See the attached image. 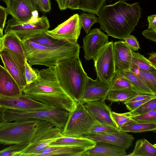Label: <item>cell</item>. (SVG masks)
<instances>
[{
    "label": "cell",
    "instance_id": "6da1fadb",
    "mask_svg": "<svg viewBox=\"0 0 156 156\" xmlns=\"http://www.w3.org/2000/svg\"><path fill=\"white\" fill-rule=\"evenodd\" d=\"M141 11L138 2L130 4L119 0L103 5L99 12L98 23L109 36L123 39L134 30L141 16Z\"/></svg>",
    "mask_w": 156,
    "mask_h": 156
},
{
    "label": "cell",
    "instance_id": "7a4b0ae2",
    "mask_svg": "<svg viewBox=\"0 0 156 156\" xmlns=\"http://www.w3.org/2000/svg\"><path fill=\"white\" fill-rule=\"evenodd\" d=\"M21 40L26 59L31 66L36 65L48 67L55 66L62 60L79 55L80 46L78 43L48 47L28 39Z\"/></svg>",
    "mask_w": 156,
    "mask_h": 156
},
{
    "label": "cell",
    "instance_id": "3957f363",
    "mask_svg": "<svg viewBox=\"0 0 156 156\" xmlns=\"http://www.w3.org/2000/svg\"><path fill=\"white\" fill-rule=\"evenodd\" d=\"M55 66L58 80L63 90L76 102L80 101L88 76L79 56L62 60Z\"/></svg>",
    "mask_w": 156,
    "mask_h": 156
},
{
    "label": "cell",
    "instance_id": "277c9868",
    "mask_svg": "<svg viewBox=\"0 0 156 156\" xmlns=\"http://www.w3.org/2000/svg\"><path fill=\"white\" fill-rule=\"evenodd\" d=\"M7 122L0 127V143L19 144L30 141L36 135L54 126L49 122L29 119Z\"/></svg>",
    "mask_w": 156,
    "mask_h": 156
},
{
    "label": "cell",
    "instance_id": "5b68a950",
    "mask_svg": "<svg viewBox=\"0 0 156 156\" xmlns=\"http://www.w3.org/2000/svg\"><path fill=\"white\" fill-rule=\"evenodd\" d=\"M69 113L65 109L56 107L34 111L4 110L5 116L7 122L33 119L43 120L49 122L54 126L62 129L65 124Z\"/></svg>",
    "mask_w": 156,
    "mask_h": 156
},
{
    "label": "cell",
    "instance_id": "8992f818",
    "mask_svg": "<svg viewBox=\"0 0 156 156\" xmlns=\"http://www.w3.org/2000/svg\"><path fill=\"white\" fill-rule=\"evenodd\" d=\"M98 122L89 113L83 104L79 101L76 103L75 109L69 112L62 133L66 136H83Z\"/></svg>",
    "mask_w": 156,
    "mask_h": 156
},
{
    "label": "cell",
    "instance_id": "52a82bcc",
    "mask_svg": "<svg viewBox=\"0 0 156 156\" xmlns=\"http://www.w3.org/2000/svg\"><path fill=\"white\" fill-rule=\"evenodd\" d=\"M7 23L5 33L14 32L21 39L45 32L50 27L49 21L45 16L39 17L34 22L21 23L12 18Z\"/></svg>",
    "mask_w": 156,
    "mask_h": 156
},
{
    "label": "cell",
    "instance_id": "ba28073f",
    "mask_svg": "<svg viewBox=\"0 0 156 156\" xmlns=\"http://www.w3.org/2000/svg\"><path fill=\"white\" fill-rule=\"evenodd\" d=\"M94 62L97 77L109 83L116 74L112 41H109L102 48Z\"/></svg>",
    "mask_w": 156,
    "mask_h": 156
},
{
    "label": "cell",
    "instance_id": "9c48e42d",
    "mask_svg": "<svg viewBox=\"0 0 156 156\" xmlns=\"http://www.w3.org/2000/svg\"><path fill=\"white\" fill-rule=\"evenodd\" d=\"M7 14L12 19L21 23L34 22L38 19L37 9L31 0H4Z\"/></svg>",
    "mask_w": 156,
    "mask_h": 156
},
{
    "label": "cell",
    "instance_id": "30bf717a",
    "mask_svg": "<svg viewBox=\"0 0 156 156\" xmlns=\"http://www.w3.org/2000/svg\"><path fill=\"white\" fill-rule=\"evenodd\" d=\"M82 27L79 15L76 13L51 30L45 32L51 37L72 44H76Z\"/></svg>",
    "mask_w": 156,
    "mask_h": 156
},
{
    "label": "cell",
    "instance_id": "8fae6325",
    "mask_svg": "<svg viewBox=\"0 0 156 156\" xmlns=\"http://www.w3.org/2000/svg\"><path fill=\"white\" fill-rule=\"evenodd\" d=\"M0 106L5 109L24 111H36L49 109L54 107L34 100L23 92L19 95L14 97L0 96Z\"/></svg>",
    "mask_w": 156,
    "mask_h": 156
},
{
    "label": "cell",
    "instance_id": "7c38bea8",
    "mask_svg": "<svg viewBox=\"0 0 156 156\" xmlns=\"http://www.w3.org/2000/svg\"><path fill=\"white\" fill-rule=\"evenodd\" d=\"M62 129L53 126L35 136L20 156H37L57 139L63 136Z\"/></svg>",
    "mask_w": 156,
    "mask_h": 156
},
{
    "label": "cell",
    "instance_id": "4fadbf2b",
    "mask_svg": "<svg viewBox=\"0 0 156 156\" xmlns=\"http://www.w3.org/2000/svg\"><path fill=\"white\" fill-rule=\"evenodd\" d=\"M108 36L97 28L87 34L83 38L82 47L86 60H95L101 50L109 42Z\"/></svg>",
    "mask_w": 156,
    "mask_h": 156
},
{
    "label": "cell",
    "instance_id": "5bb4252c",
    "mask_svg": "<svg viewBox=\"0 0 156 156\" xmlns=\"http://www.w3.org/2000/svg\"><path fill=\"white\" fill-rule=\"evenodd\" d=\"M0 57L4 67L15 80L23 91L27 85L24 74L25 65L21 63L13 53L3 47L0 51Z\"/></svg>",
    "mask_w": 156,
    "mask_h": 156
},
{
    "label": "cell",
    "instance_id": "9a60e30c",
    "mask_svg": "<svg viewBox=\"0 0 156 156\" xmlns=\"http://www.w3.org/2000/svg\"><path fill=\"white\" fill-rule=\"evenodd\" d=\"M110 89L109 83L102 81L98 77L94 80L88 76L80 101L83 104L105 101Z\"/></svg>",
    "mask_w": 156,
    "mask_h": 156
},
{
    "label": "cell",
    "instance_id": "2e32d148",
    "mask_svg": "<svg viewBox=\"0 0 156 156\" xmlns=\"http://www.w3.org/2000/svg\"><path fill=\"white\" fill-rule=\"evenodd\" d=\"M95 141L108 143L121 147L125 150L132 145L135 138L131 135L123 131L118 132L89 134L84 136Z\"/></svg>",
    "mask_w": 156,
    "mask_h": 156
},
{
    "label": "cell",
    "instance_id": "e0dca14e",
    "mask_svg": "<svg viewBox=\"0 0 156 156\" xmlns=\"http://www.w3.org/2000/svg\"><path fill=\"white\" fill-rule=\"evenodd\" d=\"M132 50L124 42L118 41L113 43V54L115 73L129 70L132 58Z\"/></svg>",
    "mask_w": 156,
    "mask_h": 156
},
{
    "label": "cell",
    "instance_id": "ac0fdd59",
    "mask_svg": "<svg viewBox=\"0 0 156 156\" xmlns=\"http://www.w3.org/2000/svg\"><path fill=\"white\" fill-rule=\"evenodd\" d=\"M105 101L90 102L83 104L90 114L97 121L118 129L112 119L111 109Z\"/></svg>",
    "mask_w": 156,
    "mask_h": 156
},
{
    "label": "cell",
    "instance_id": "d6986e66",
    "mask_svg": "<svg viewBox=\"0 0 156 156\" xmlns=\"http://www.w3.org/2000/svg\"><path fill=\"white\" fill-rule=\"evenodd\" d=\"M94 147L86 150L82 156H126L125 150L106 142L97 141Z\"/></svg>",
    "mask_w": 156,
    "mask_h": 156
},
{
    "label": "cell",
    "instance_id": "ffe728a7",
    "mask_svg": "<svg viewBox=\"0 0 156 156\" xmlns=\"http://www.w3.org/2000/svg\"><path fill=\"white\" fill-rule=\"evenodd\" d=\"M22 93L15 80L4 67L0 65V96L14 97Z\"/></svg>",
    "mask_w": 156,
    "mask_h": 156
},
{
    "label": "cell",
    "instance_id": "44dd1931",
    "mask_svg": "<svg viewBox=\"0 0 156 156\" xmlns=\"http://www.w3.org/2000/svg\"><path fill=\"white\" fill-rule=\"evenodd\" d=\"M3 39V47L11 51L19 61L25 65L26 59L21 39L13 32L5 33Z\"/></svg>",
    "mask_w": 156,
    "mask_h": 156
},
{
    "label": "cell",
    "instance_id": "7402d4cb",
    "mask_svg": "<svg viewBox=\"0 0 156 156\" xmlns=\"http://www.w3.org/2000/svg\"><path fill=\"white\" fill-rule=\"evenodd\" d=\"M86 149L77 146H49L42 151L37 156L53 155L82 156Z\"/></svg>",
    "mask_w": 156,
    "mask_h": 156
},
{
    "label": "cell",
    "instance_id": "603a6c76",
    "mask_svg": "<svg viewBox=\"0 0 156 156\" xmlns=\"http://www.w3.org/2000/svg\"><path fill=\"white\" fill-rule=\"evenodd\" d=\"M96 141L85 136L71 137L62 136L52 142L49 146H69L80 147L87 150L94 147Z\"/></svg>",
    "mask_w": 156,
    "mask_h": 156
},
{
    "label": "cell",
    "instance_id": "cb8c5ba5",
    "mask_svg": "<svg viewBox=\"0 0 156 156\" xmlns=\"http://www.w3.org/2000/svg\"><path fill=\"white\" fill-rule=\"evenodd\" d=\"M115 73L127 79L132 84L133 89L138 94L156 95V93L129 70L118 71Z\"/></svg>",
    "mask_w": 156,
    "mask_h": 156
},
{
    "label": "cell",
    "instance_id": "d4e9b609",
    "mask_svg": "<svg viewBox=\"0 0 156 156\" xmlns=\"http://www.w3.org/2000/svg\"><path fill=\"white\" fill-rule=\"evenodd\" d=\"M156 156V144H152L146 139L137 140L133 151L126 156Z\"/></svg>",
    "mask_w": 156,
    "mask_h": 156
},
{
    "label": "cell",
    "instance_id": "484cf974",
    "mask_svg": "<svg viewBox=\"0 0 156 156\" xmlns=\"http://www.w3.org/2000/svg\"><path fill=\"white\" fill-rule=\"evenodd\" d=\"M156 124L138 122L131 118L119 129L125 132L141 133L155 131Z\"/></svg>",
    "mask_w": 156,
    "mask_h": 156
},
{
    "label": "cell",
    "instance_id": "4316f807",
    "mask_svg": "<svg viewBox=\"0 0 156 156\" xmlns=\"http://www.w3.org/2000/svg\"><path fill=\"white\" fill-rule=\"evenodd\" d=\"M137 94H139L132 88L119 90L110 89L106 100L112 102H125Z\"/></svg>",
    "mask_w": 156,
    "mask_h": 156
},
{
    "label": "cell",
    "instance_id": "83f0119b",
    "mask_svg": "<svg viewBox=\"0 0 156 156\" xmlns=\"http://www.w3.org/2000/svg\"><path fill=\"white\" fill-rule=\"evenodd\" d=\"M39 44L48 47H55L64 45L68 42L55 39L45 32L37 34L26 38Z\"/></svg>",
    "mask_w": 156,
    "mask_h": 156
},
{
    "label": "cell",
    "instance_id": "f1b7e54d",
    "mask_svg": "<svg viewBox=\"0 0 156 156\" xmlns=\"http://www.w3.org/2000/svg\"><path fill=\"white\" fill-rule=\"evenodd\" d=\"M131 52V66H136L143 71L156 73V66L148 59L139 53L135 52L132 50Z\"/></svg>",
    "mask_w": 156,
    "mask_h": 156
},
{
    "label": "cell",
    "instance_id": "f546056e",
    "mask_svg": "<svg viewBox=\"0 0 156 156\" xmlns=\"http://www.w3.org/2000/svg\"><path fill=\"white\" fill-rule=\"evenodd\" d=\"M129 70L137 76L156 93V73L143 71L133 66H131Z\"/></svg>",
    "mask_w": 156,
    "mask_h": 156
},
{
    "label": "cell",
    "instance_id": "4dcf8cb0",
    "mask_svg": "<svg viewBox=\"0 0 156 156\" xmlns=\"http://www.w3.org/2000/svg\"><path fill=\"white\" fill-rule=\"evenodd\" d=\"M106 0H80L78 9L98 16Z\"/></svg>",
    "mask_w": 156,
    "mask_h": 156
},
{
    "label": "cell",
    "instance_id": "1f68e13d",
    "mask_svg": "<svg viewBox=\"0 0 156 156\" xmlns=\"http://www.w3.org/2000/svg\"><path fill=\"white\" fill-rule=\"evenodd\" d=\"M30 143V141H28L12 144L0 151V156H20L21 152Z\"/></svg>",
    "mask_w": 156,
    "mask_h": 156
},
{
    "label": "cell",
    "instance_id": "d6a6232c",
    "mask_svg": "<svg viewBox=\"0 0 156 156\" xmlns=\"http://www.w3.org/2000/svg\"><path fill=\"white\" fill-rule=\"evenodd\" d=\"M79 18L82 27L87 34L90 32L93 25L98 23V18L90 13H82L79 15Z\"/></svg>",
    "mask_w": 156,
    "mask_h": 156
},
{
    "label": "cell",
    "instance_id": "836d02e7",
    "mask_svg": "<svg viewBox=\"0 0 156 156\" xmlns=\"http://www.w3.org/2000/svg\"><path fill=\"white\" fill-rule=\"evenodd\" d=\"M156 109V98L151 99L135 110L127 112L130 118L141 115Z\"/></svg>",
    "mask_w": 156,
    "mask_h": 156
},
{
    "label": "cell",
    "instance_id": "e575fe53",
    "mask_svg": "<svg viewBox=\"0 0 156 156\" xmlns=\"http://www.w3.org/2000/svg\"><path fill=\"white\" fill-rule=\"evenodd\" d=\"M109 84L110 89L119 90L126 88H132L133 86L126 78L116 74L112 79Z\"/></svg>",
    "mask_w": 156,
    "mask_h": 156
},
{
    "label": "cell",
    "instance_id": "d590c367",
    "mask_svg": "<svg viewBox=\"0 0 156 156\" xmlns=\"http://www.w3.org/2000/svg\"><path fill=\"white\" fill-rule=\"evenodd\" d=\"M119 131L118 129L111 126L98 122L92 126L86 135L116 133Z\"/></svg>",
    "mask_w": 156,
    "mask_h": 156
},
{
    "label": "cell",
    "instance_id": "8d00e7d4",
    "mask_svg": "<svg viewBox=\"0 0 156 156\" xmlns=\"http://www.w3.org/2000/svg\"><path fill=\"white\" fill-rule=\"evenodd\" d=\"M130 118L138 122L156 124V109Z\"/></svg>",
    "mask_w": 156,
    "mask_h": 156
},
{
    "label": "cell",
    "instance_id": "74e56055",
    "mask_svg": "<svg viewBox=\"0 0 156 156\" xmlns=\"http://www.w3.org/2000/svg\"><path fill=\"white\" fill-rule=\"evenodd\" d=\"M111 115L113 121L119 130L122 125L130 119L127 112L118 113L111 111Z\"/></svg>",
    "mask_w": 156,
    "mask_h": 156
},
{
    "label": "cell",
    "instance_id": "f35d334b",
    "mask_svg": "<svg viewBox=\"0 0 156 156\" xmlns=\"http://www.w3.org/2000/svg\"><path fill=\"white\" fill-rule=\"evenodd\" d=\"M24 74L27 84H29L38 79L37 75L34 69L26 60L25 64Z\"/></svg>",
    "mask_w": 156,
    "mask_h": 156
},
{
    "label": "cell",
    "instance_id": "ab89813d",
    "mask_svg": "<svg viewBox=\"0 0 156 156\" xmlns=\"http://www.w3.org/2000/svg\"><path fill=\"white\" fill-rule=\"evenodd\" d=\"M31 1L36 9L40 11L47 12L51 9V0H31Z\"/></svg>",
    "mask_w": 156,
    "mask_h": 156
},
{
    "label": "cell",
    "instance_id": "60d3db41",
    "mask_svg": "<svg viewBox=\"0 0 156 156\" xmlns=\"http://www.w3.org/2000/svg\"><path fill=\"white\" fill-rule=\"evenodd\" d=\"M124 43L133 51H138L140 48L138 41L134 36L129 34L123 39Z\"/></svg>",
    "mask_w": 156,
    "mask_h": 156
},
{
    "label": "cell",
    "instance_id": "b9f144b4",
    "mask_svg": "<svg viewBox=\"0 0 156 156\" xmlns=\"http://www.w3.org/2000/svg\"><path fill=\"white\" fill-rule=\"evenodd\" d=\"M156 97L149 98L144 100L124 103L126 108L130 111H133L151 99Z\"/></svg>",
    "mask_w": 156,
    "mask_h": 156
},
{
    "label": "cell",
    "instance_id": "7bdbcfd3",
    "mask_svg": "<svg viewBox=\"0 0 156 156\" xmlns=\"http://www.w3.org/2000/svg\"><path fill=\"white\" fill-rule=\"evenodd\" d=\"M142 34L147 39L156 42V30L148 28L142 32Z\"/></svg>",
    "mask_w": 156,
    "mask_h": 156
},
{
    "label": "cell",
    "instance_id": "ee69618b",
    "mask_svg": "<svg viewBox=\"0 0 156 156\" xmlns=\"http://www.w3.org/2000/svg\"><path fill=\"white\" fill-rule=\"evenodd\" d=\"M8 14L5 8L0 5V28L3 30Z\"/></svg>",
    "mask_w": 156,
    "mask_h": 156
},
{
    "label": "cell",
    "instance_id": "f6af8a7d",
    "mask_svg": "<svg viewBox=\"0 0 156 156\" xmlns=\"http://www.w3.org/2000/svg\"><path fill=\"white\" fill-rule=\"evenodd\" d=\"M156 97V95L151 94H137L132 98L124 102L126 103L129 102L144 100L149 98Z\"/></svg>",
    "mask_w": 156,
    "mask_h": 156
},
{
    "label": "cell",
    "instance_id": "bcb514c9",
    "mask_svg": "<svg viewBox=\"0 0 156 156\" xmlns=\"http://www.w3.org/2000/svg\"><path fill=\"white\" fill-rule=\"evenodd\" d=\"M147 19L148 22V28L156 30V14L148 16Z\"/></svg>",
    "mask_w": 156,
    "mask_h": 156
},
{
    "label": "cell",
    "instance_id": "7dc6e473",
    "mask_svg": "<svg viewBox=\"0 0 156 156\" xmlns=\"http://www.w3.org/2000/svg\"><path fill=\"white\" fill-rule=\"evenodd\" d=\"M80 0H68V9L72 10L78 9Z\"/></svg>",
    "mask_w": 156,
    "mask_h": 156
},
{
    "label": "cell",
    "instance_id": "c3c4849f",
    "mask_svg": "<svg viewBox=\"0 0 156 156\" xmlns=\"http://www.w3.org/2000/svg\"><path fill=\"white\" fill-rule=\"evenodd\" d=\"M60 9L61 10H65L67 9L68 0H55Z\"/></svg>",
    "mask_w": 156,
    "mask_h": 156
},
{
    "label": "cell",
    "instance_id": "681fc988",
    "mask_svg": "<svg viewBox=\"0 0 156 156\" xmlns=\"http://www.w3.org/2000/svg\"><path fill=\"white\" fill-rule=\"evenodd\" d=\"M5 109L0 106V127L2 126L7 122L5 116Z\"/></svg>",
    "mask_w": 156,
    "mask_h": 156
},
{
    "label": "cell",
    "instance_id": "f907efd6",
    "mask_svg": "<svg viewBox=\"0 0 156 156\" xmlns=\"http://www.w3.org/2000/svg\"><path fill=\"white\" fill-rule=\"evenodd\" d=\"M148 60L154 66H156V53L153 52L150 54Z\"/></svg>",
    "mask_w": 156,
    "mask_h": 156
},
{
    "label": "cell",
    "instance_id": "816d5d0a",
    "mask_svg": "<svg viewBox=\"0 0 156 156\" xmlns=\"http://www.w3.org/2000/svg\"><path fill=\"white\" fill-rule=\"evenodd\" d=\"M3 47V39L0 38V51L2 49Z\"/></svg>",
    "mask_w": 156,
    "mask_h": 156
},
{
    "label": "cell",
    "instance_id": "f5cc1de1",
    "mask_svg": "<svg viewBox=\"0 0 156 156\" xmlns=\"http://www.w3.org/2000/svg\"></svg>",
    "mask_w": 156,
    "mask_h": 156
},
{
    "label": "cell",
    "instance_id": "db71d44e",
    "mask_svg": "<svg viewBox=\"0 0 156 156\" xmlns=\"http://www.w3.org/2000/svg\"><path fill=\"white\" fill-rule=\"evenodd\" d=\"M3 1H4V0H3Z\"/></svg>",
    "mask_w": 156,
    "mask_h": 156
}]
</instances>
